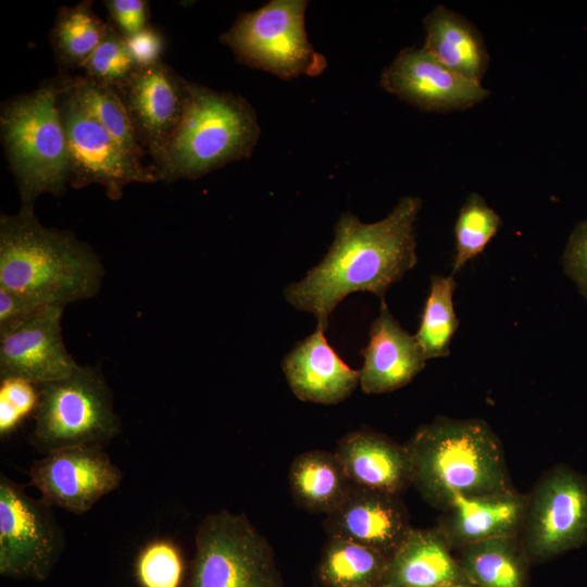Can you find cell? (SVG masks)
<instances>
[{
  "label": "cell",
  "mask_w": 587,
  "mask_h": 587,
  "mask_svg": "<svg viewBox=\"0 0 587 587\" xmlns=\"http://www.w3.org/2000/svg\"><path fill=\"white\" fill-rule=\"evenodd\" d=\"M564 273L587 299V220L572 232L563 253Z\"/></svg>",
  "instance_id": "32"
},
{
  "label": "cell",
  "mask_w": 587,
  "mask_h": 587,
  "mask_svg": "<svg viewBox=\"0 0 587 587\" xmlns=\"http://www.w3.org/2000/svg\"><path fill=\"white\" fill-rule=\"evenodd\" d=\"M104 274L99 257L72 233L47 228L34 208L0 216V287L39 305L95 297Z\"/></svg>",
  "instance_id": "2"
},
{
  "label": "cell",
  "mask_w": 587,
  "mask_h": 587,
  "mask_svg": "<svg viewBox=\"0 0 587 587\" xmlns=\"http://www.w3.org/2000/svg\"><path fill=\"white\" fill-rule=\"evenodd\" d=\"M29 477L49 505L83 514L115 490L123 474L103 447L75 446L52 451L34 462Z\"/></svg>",
  "instance_id": "12"
},
{
  "label": "cell",
  "mask_w": 587,
  "mask_h": 587,
  "mask_svg": "<svg viewBox=\"0 0 587 587\" xmlns=\"http://www.w3.org/2000/svg\"><path fill=\"white\" fill-rule=\"evenodd\" d=\"M501 225L498 213L478 195H470L459 211L454 225L455 255L453 273L480 254Z\"/></svg>",
  "instance_id": "29"
},
{
  "label": "cell",
  "mask_w": 587,
  "mask_h": 587,
  "mask_svg": "<svg viewBox=\"0 0 587 587\" xmlns=\"http://www.w3.org/2000/svg\"><path fill=\"white\" fill-rule=\"evenodd\" d=\"M305 0H272L238 16L220 40L238 63L289 80L319 76L327 66L305 32Z\"/></svg>",
  "instance_id": "7"
},
{
  "label": "cell",
  "mask_w": 587,
  "mask_h": 587,
  "mask_svg": "<svg viewBox=\"0 0 587 587\" xmlns=\"http://www.w3.org/2000/svg\"><path fill=\"white\" fill-rule=\"evenodd\" d=\"M527 498L513 489L479 497L454 495L438 528L451 548L505 537L522 530Z\"/></svg>",
  "instance_id": "19"
},
{
  "label": "cell",
  "mask_w": 587,
  "mask_h": 587,
  "mask_svg": "<svg viewBox=\"0 0 587 587\" xmlns=\"http://www.w3.org/2000/svg\"><path fill=\"white\" fill-rule=\"evenodd\" d=\"M422 208L419 197H402L392 211L375 223L342 213L334 240L322 261L284 290L295 309L315 316L326 330L335 308L350 294L366 291L384 299L417 262L414 223Z\"/></svg>",
  "instance_id": "1"
},
{
  "label": "cell",
  "mask_w": 587,
  "mask_h": 587,
  "mask_svg": "<svg viewBox=\"0 0 587 587\" xmlns=\"http://www.w3.org/2000/svg\"><path fill=\"white\" fill-rule=\"evenodd\" d=\"M522 547L526 555L545 560L587 538V483L566 467L548 472L527 498Z\"/></svg>",
  "instance_id": "11"
},
{
  "label": "cell",
  "mask_w": 587,
  "mask_h": 587,
  "mask_svg": "<svg viewBox=\"0 0 587 587\" xmlns=\"http://www.w3.org/2000/svg\"><path fill=\"white\" fill-rule=\"evenodd\" d=\"M454 274L433 275L417 333L414 335L426 360L450 353V344L459 327L454 311Z\"/></svg>",
  "instance_id": "27"
},
{
  "label": "cell",
  "mask_w": 587,
  "mask_h": 587,
  "mask_svg": "<svg viewBox=\"0 0 587 587\" xmlns=\"http://www.w3.org/2000/svg\"><path fill=\"white\" fill-rule=\"evenodd\" d=\"M115 90L140 146L154 161L182 120L189 98V82L161 61L136 68Z\"/></svg>",
  "instance_id": "15"
},
{
  "label": "cell",
  "mask_w": 587,
  "mask_h": 587,
  "mask_svg": "<svg viewBox=\"0 0 587 587\" xmlns=\"http://www.w3.org/2000/svg\"><path fill=\"white\" fill-rule=\"evenodd\" d=\"M64 308L43 307L0 330V379L15 377L40 385L64 378L78 369L62 338Z\"/></svg>",
  "instance_id": "14"
},
{
  "label": "cell",
  "mask_w": 587,
  "mask_h": 587,
  "mask_svg": "<svg viewBox=\"0 0 587 587\" xmlns=\"http://www.w3.org/2000/svg\"><path fill=\"white\" fill-rule=\"evenodd\" d=\"M85 77L113 88L123 84L137 68L124 37L112 26L105 38L82 65Z\"/></svg>",
  "instance_id": "31"
},
{
  "label": "cell",
  "mask_w": 587,
  "mask_h": 587,
  "mask_svg": "<svg viewBox=\"0 0 587 587\" xmlns=\"http://www.w3.org/2000/svg\"><path fill=\"white\" fill-rule=\"evenodd\" d=\"M466 579L440 529H411L388 558L378 587H436Z\"/></svg>",
  "instance_id": "21"
},
{
  "label": "cell",
  "mask_w": 587,
  "mask_h": 587,
  "mask_svg": "<svg viewBox=\"0 0 587 587\" xmlns=\"http://www.w3.org/2000/svg\"><path fill=\"white\" fill-rule=\"evenodd\" d=\"M38 399V385L15 377L0 379V401L11 407L23 420L34 414Z\"/></svg>",
  "instance_id": "35"
},
{
  "label": "cell",
  "mask_w": 587,
  "mask_h": 587,
  "mask_svg": "<svg viewBox=\"0 0 587 587\" xmlns=\"http://www.w3.org/2000/svg\"><path fill=\"white\" fill-rule=\"evenodd\" d=\"M126 49L137 68H145L161 62L164 39L159 30L148 26L137 34L124 37Z\"/></svg>",
  "instance_id": "33"
},
{
  "label": "cell",
  "mask_w": 587,
  "mask_h": 587,
  "mask_svg": "<svg viewBox=\"0 0 587 587\" xmlns=\"http://www.w3.org/2000/svg\"><path fill=\"white\" fill-rule=\"evenodd\" d=\"M59 107L67 138L70 184L104 187L108 198L118 200L132 183L157 182L152 167L126 151L85 109L66 79L59 82Z\"/></svg>",
  "instance_id": "9"
},
{
  "label": "cell",
  "mask_w": 587,
  "mask_h": 587,
  "mask_svg": "<svg viewBox=\"0 0 587 587\" xmlns=\"http://www.w3.org/2000/svg\"><path fill=\"white\" fill-rule=\"evenodd\" d=\"M319 326L297 342L282 366L292 394L301 401L337 404L360 383V372L351 369L329 345Z\"/></svg>",
  "instance_id": "17"
},
{
  "label": "cell",
  "mask_w": 587,
  "mask_h": 587,
  "mask_svg": "<svg viewBox=\"0 0 587 587\" xmlns=\"http://www.w3.org/2000/svg\"><path fill=\"white\" fill-rule=\"evenodd\" d=\"M388 557L365 545L329 537L324 548L319 577L325 587H378Z\"/></svg>",
  "instance_id": "25"
},
{
  "label": "cell",
  "mask_w": 587,
  "mask_h": 587,
  "mask_svg": "<svg viewBox=\"0 0 587 587\" xmlns=\"http://www.w3.org/2000/svg\"><path fill=\"white\" fill-rule=\"evenodd\" d=\"M289 485L300 507L328 514L344 501L353 484L335 453L312 450L294 459Z\"/></svg>",
  "instance_id": "23"
},
{
  "label": "cell",
  "mask_w": 587,
  "mask_h": 587,
  "mask_svg": "<svg viewBox=\"0 0 587 587\" xmlns=\"http://www.w3.org/2000/svg\"><path fill=\"white\" fill-rule=\"evenodd\" d=\"M58 83L8 102L1 111V135L22 207L34 208L45 192L61 195L70 183L67 138L59 107Z\"/></svg>",
  "instance_id": "5"
},
{
  "label": "cell",
  "mask_w": 587,
  "mask_h": 587,
  "mask_svg": "<svg viewBox=\"0 0 587 587\" xmlns=\"http://www.w3.org/2000/svg\"><path fill=\"white\" fill-rule=\"evenodd\" d=\"M259 137L257 113L246 99L189 82L182 120L152 168L157 180L197 179L250 157Z\"/></svg>",
  "instance_id": "4"
},
{
  "label": "cell",
  "mask_w": 587,
  "mask_h": 587,
  "mask_svg": "<svg viewBox=\"0 0 587 587\" xmlns=\"http://www.w3.org/2000/svg\"><path fill=\"white\" fill-rule=\"evenodd\" d=\"M335 455L355 486L396 496L411 484L405 447L380 434L351 432L339 440Z\"/></svg>",
  "instance_id": "20"
},
{
  "label": "cell",
  "mask_w": 587,
  "mask_h": 587,
  "mask_svg": "<svg viewBox=\"0 0 587 587\" xmlns=\"http://www.w3.org/2000/svg\"><path fill=\"white\" fill-rule=\"evenodd\" d=\"M371 325L361 354L360 386L365 394H384L409 384L425 366L426 358L415 337L392 316L385 299Z\"/></svg>",
  "instance_id": "18"
},
{
  "label": "cell",
  "mask_w": 587,
  "mask_h": 587,
  "mask_svg": "<svg viewBox=\"0 0 587 587\" xmlns=\"http://www.w3.org/2000/svg\"><path fill=\"white\" fill-rule=\"evenodd\" d=\"M186 587H283L273 549L245 514H209L196 534Z\"/></svg>",
  "instance_id": "8"
},
{
  "label": "cell",
  "mask_w": 587,
  "mask_h": 587,
  "mask_svg": "<svg viewBox=\"0 0 587 587\" xmlns=\"http://www.w3.org/2000/svg\"><path fill=\"white\" fill-rule=\"evenodd\" d=\"M65 539L51 505L34 499L15 482L0 476V574L14 579L45 580Z\"/></svg>",
  "instance_id": "10"
},
{
  "label": "cell",
  "mask_w": 587,
  "mask_h": 587,
  "mask_svg": "<svg viewBox=\"0 0 587 587\" xmlns=\"http://www.w3.org/2000/svg\"><path fill=\"white\" fill-rule=\"evenodd\" d=\"M32 445L43 453L75 447H103L121 432L113 398L101 372L79 365L71 375L38 385Z\"/></svg>",
  "instance_id": "6"
},
{
  "label": "cell",
  "mask_w": 587,
  "mask_h": 587,
  "mask_svg": "<svg viewBox=\"0 0 587 587\" xmlns=\"http://www.w3.org/2000/svg\"><path fill=\"white\" fill-rule=\"evenodd\" d=\"M329 537L374 548L388 558L412 529L395 495L352 485L344 501L327 514Z\"/></svg>",
  "instance_id": "16"
},
{
  "label": "cell",
  "mask_w": 587,
  "mask_h": 587,
  "mask_svg": "<svg viewBox=\"0 0 587 587\" xmlns=\"http://www.w3.org/2000/svg\"><path fill=\"white\" fill-rule=\"evenodd\" d=\"M134 574L140 587H180L184 577L182 553L170 540L150 541L137 555Z\"/></svg>",
  "instance_id": "30"
},
{
  "label": "cell",
  "mask_w": 587,
  "mask_h": 587,
  "mask_svg": "<svg viewBox=\"0 0 587 587\" xmlns=\"http://www.w3.org/2000/svg\"><path fill=\"white\" fill-rule=\"evenodd\" d=\"M380 87L427 112L465 110L484 101L489 90L448 68L423 47L405 48L380 75Z\"/></svg>",
  "instance_id": "13"
},
{
  "label": "cell",
  "mask_w": 587,
  "mask_h": 587,
  "mask_svg": "<svg viewBox=\"0 0 587 587\" xmlns=\"http://www.w3.org/2000/svg\"><path fill=\"white\" fill-rule=\"evenodd\" d=\"M65 79L89 114L126 151L141 159L145 150L115 88L85 76Z\"/></svg>",
  "instance_id": "28"
},
{
  "label": "cell",
  "mask_w": 587,
  "mask_h": 587,
  "mask_svg": "<svg viewBox=\"0 0 587 587\" xmlns=\"http://www.w3.org/2000/svg\"><path fill=\"white\" fill-rule=\"evenodd\" d=\"M423 48L455 73L480 83L489 54L477 28L461 14L444 5L435 7L424 18Z\"/></svg>",
  "instance_id": "22"
},
{
  "label": "cell",
  "mask_w": 587,
  "mask_h": 587,
  "mask_svg": "<svg viewBox=\"0 0 587 587\" xmlns=\"http://www.w3.org/2000/svg\"><path fill=\"white\" fill-rule=\"evenodd\" d=\"M436 587H475L467 579L451 580L440 584Z\"/></svg>",
  "instance_id": "37"
},
{
  "label": "cell",
  "mask_w": 587,
  "mask_h": 587,
  "mask_svg": "<svg viewBox=\"0 0 587 587\" xmlns=\"http://www.w3.org/2000/svg\"><path fill=\"white\" fill-rule=\"evenodd\" d=\"M411 484L445 509L454 495L479 497L512 489L500 441L480 420L440 419L405 446Z\"/></svg>",
  "instance_id": "3"
},
{
  "label": "cell",
  "mask_w": 587,
  "mask_h": 587,
  "mask_svg": "<svg viewBox=\"0 0 587 587\" xmlns=\"http://www.w3.org/2000/svg\"><path fill=\"white\" fill-rule=\"evenodd\" d=\"M123 37L148 27V3L142 0H110L104 2Z\"/></svg>",
  "instance_id": "34"
},
{
  "label": "cell",
  "mask_w": 587,
  "mask_h": 587,
  "mask_svg": "<svg viewBox=\"0 0 587 587\" xmlns=\"http://www.w3.org/2000/svg\"><path fill=\"white\" fill-rule=\"evenodd\" d=\"M517 537L465 545L457 558L464 577L475 587H525V552Z\"/></svg>",
  "instance_id": "24"
},
{
  "label": "cell",
  "mask_w": 587,
  "mask_h": 587,
  "mask_svg": "<svg viewBox=\"0 0 587 587\" xmlns=\"http://www.w3.org/2000/svg\"><path fill=\"white\" fill-rule=\"evenodd\" d=\"M42 308L43 305L0 287V330L26 320Z\"/></svg>",
  "instance_id": "36"
},
{
  "label": "cell",
  "mask_w": 587,
  "mask_h": 587,
  "mask_svg": "<svg viewBox=\"0 0 587 587\" xmlns=\"http://www.w3.org/2000/svg\"><path fill=\"white\" fill-rule=\"evenodd\" d=\"M109 30L110 25L95 14L90 1L61 8L51 32L58 60L64 66L82 67Z\"/></svg>",
  "instance_id": "26"
}]
</instances>
